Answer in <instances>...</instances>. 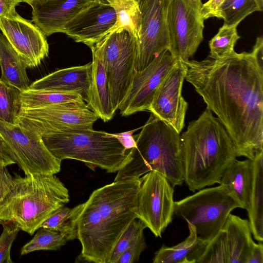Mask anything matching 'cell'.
<instances>
[{
  "label": "cell",
  "mask_w": 263,
  "mask_h": 263,
  "mask_svg": "<svg viewBox=\"0 0 263 263\" xmlns=\"http://www.w3.org/2000/svg\"><path fill=\"white\" fill-rule=\"evenodd\" d=\"M183 62L185 79L223 125L236 156L254 160L262 154V37L250 52Z\"/></svg>",
  "instance_id": "6da1fadb"
},
{
  "label": "cell",
  "mask_w": 263,
  "mask_h": 263,
  "mask_svg": "<svg viewBox=\"0 0 263 263\" xmlns=\"http://www.w3.org/2000/svg\"><path fill=\"white\" fill-rule=\"evenodd\" d=\"M184 181L195 192L219 183L224 171L236 159L232 141L226 128L206 107L189 123L181 135Z\"/></svg>",
  "instance_id": "7a4b0ae2"
},
{
  "label": "cell",
  "mask_w": 263,
  "mask_h": 263,
  "mask_svg": "<svg viewBox=\"0 0 263 263\" xmlns=\"http://www.w3.org/2000/svg\"><path fill=\"white\" fill-rule=\"evenodd\" d=\"M139 134L134 136L136 147L131 159L114 181L139 178L157 171L174 187L184 182V161L180 134L151 112Z\"/></svg>",
  "instance_id": "3957f363"
},
{
  "label": "cell",
  "mask_w": 263,
  "mask_h": 263,
  "mask_svg": "<svg viewBox=\"0 0 263 263\" xmlns=\"http://www.w3.org/2000/svg\"><path fill=\"white\" fill-rule=\"evenodd\" d=\"M10 193L0 202V224L11 223L32 235L69 201L68 190L55 175L15 174Z\"/></svg>",
  "instance_id": "277c9868"
},
{
  "label": "cell",
  "mask_w": 263,
  "mask_h": 263,
  "mask_svg": "<svg viewBox=\"0 0 263 263\" xmlns=\"http://www.w3.org/2000/svg\"><path fill=\"white\" fill-rule=\"evenodd\" d=\"M49 152L62 162L73 159L94 170L100 167L107 173L121 170L130 160L126 150L109 133L91 129H70L41 136Z\"/></svg>",
  "instance_id": "5b68a950"
},
{
  "label": "cell",
  "mask_w": 263,
  "mask_h": 263,
  "mask_svg": "<svg viewBox=\"0 0 263 263\" xmlns=\"http://www.w3.org/2000/svg\"><path fill=\"white\" fill-rule=\"evenodd\" d=\"M139 178L114 181L95 190L83 203V210L98 228L109 259L121 236L137 218L135 213Z\"/></svg>",
  "instance_id": "8992f818"
},
{
  "label": "cell",
  "mask_w": 263,
  "mask_h": 263,
  "mask_svg": "<svg viewBox=\"0 0 263 263\" xmlns=\"http://www.w3.org/2000/svg\"><path fill=\"white\" fill-rule=\"evenodd\" d=\"M240 208L224 187L202 189L174 202V213L194 226L197 238L208 243L222 229L231 212Z\"/></svg>",
  "instance_id": "52a82bcc"
},
{
  "label": "cell",
  "mask_w": 263,
  "mask_h": 263,
  "mask_svg": "<svg viewBox=\"0 0 263 263\" xmlns=\"http://www.w3.org/2000/svg\"><path fill=\"white\" fill-rule=\"evenodd\" d=\"M137 41L126 30L109 32L90 48L102 62L114 110L119 109L130 86L135 70Z\"/></svg>",
  "instance_id": "ba28073f"
},
{
  "label": "cell",
  "mask_w": 263,
  "mask_h": 263,
  "mask_svg": "<svg viewBox=\"0 0 263 263\" xmlns=\"http://www.w3.org/2000/svg\"><path fill=\"white\" fill-rule=\"evenodd\" d=\"M0 144L25 175H55L61 171V161L47 149L41 136L18 123L0 121Z\"/></svg>",
  "instance_id": "9c48e42d"
},
{
  "label": "cell",
  "mask_w": 263,
  "mask_h": 263,
  "mask_svg": "<svg viewBox=\"0 0 263 263\" xmlns=\"http://www.w3.org/2000/svg\"><path fill=\"white\" fill-rule=\"evenodd\" d=\"M98 117L84 100L20 108L16 122L40 136L70 129H91Z\"/></svg>",
  "instance_id": "30bf717a"
},
{
  "label": "cell",
  "mask_w": 263,
  "mask_h": 263,
  "mask_svg": "<svg viewBox=\"0 0 263 263\" xmlns=\"http://www.w3.org/2000/svg\"><path fill=\"white\" fill-rule=\"evenodd\" d=\"M135 213L156 237L172 222L174 213V187L167 179L157 171H150L141 177Z\"/></svg>",
  "instance_id": "8fae6325"
},
{
  "label": "cell",
  "mask_w": 263,
  "mask_h": 263,
  "mask_svg": "<svg viewBox=\"0 0 263 263\" xmlns=\"http://www.w3.org/2000/svg\"><path fill=\"white\" fill-rule=\"evenodd\" d=\"M201 0H170L167 14L171 53L186 61L193 57L203 39Z\"/></svg>",
  "instance_id": "7c38bea8"
},
{
  "label": "cell",
  "mask_w": 263,
  "mask_h": 263,
  "mask_svg": "<svg viewBox=\"0 0 263 263\" xmlns=\"http://www.w3.org/2000/svg\"><path fill=\"white\" fill-rule=\"evenodd\" d=\"M141 12L135 70L147 67L170 48L167 14L170 0H138Z\"/></svg>",
  "instance_id": "4fadbf2b"
},
{
  "label": "cell",
  "mask_w": 263,
  "mask_h": 263,
  "mask_svg": "<svg viewBox=\"0 0 263 263\" xmlns=\"http://www.w3.org/2000/svg\"><path fill=\"white\" fill-rule=\"evenodd\" d=\"M177 60L166 50L145 68L135 71L129 89L118 109L121 115L128 116L148 110L157 88Z\"/></svg>",
  "instance_id": "5bb4252c"
},
{
  "label": "cell",
  "mask_w": 263,
  "mask_h": 263,
  "mask_svg": "<svg viewBox=\"0 0 263 263\" xmlns=\"http://www.w3.org/2000/svg\"><path fill=\"white\" fill-rule=\"evenodd\" d=\"M0 29L27 68L39 66L49 53V45L43 32L16 10L0 17Z\"/></svg>",
  "instance_id": "9a60e30c"
},
{
  "label": "cell",
  "mask_w": 263,
  "mask_h": 263,
  "mask_svg": "<svg viewBox=\"0 0 263 263\" xmlns=\"http://www.w3.org/2000/svg\"><path fill=\"white\" fill-rule=\"evenodd\" d=\"M185 74L184 64L177 60L157 88L148 110L179 134L184 127L188 108L182 95Z\"/></svg>",
  "instance_id": "2e32d148"
},
{
  "label": "cell",
  "mask_w": 263,
  "mask_h": 263,
  "mask_svg": "<svg viewBox=\"0 0 263 263\" xmlns=\"http://www.w3.org/2000/svg\"><path fill=\"white\" fill-rule=\"evenodd\" d=\"M116 22L114 8L102 0L77 16L65 27L63 33L76 42L90 48L111 31Z\"/></svg>",
  "instance_id": "e0dca14e"
},
{
  "label": "cell",
  "mask_w": 263,
  "mask_h": 263,
  "mask_svg": "<svg viewBox=\"0 0 263 263\" xmlns=\"http://www.w3.org/2000/svg\"><path fill=\"white\" fill-rule=\"evenodd\" d=\"M102 0H45L32 3V22L46 36L63 33L82 12Z\"/></svg>",
  "instance_id": "ac0fdd59"
},
{
  "label": "cell",
  "mask_w": 263,
  "mask_h": 263,
  "mask_svg": "<svg viewBox=\"0 0 263 263\" xmlns=\"http://www.w3.org/2000/svg\"><path fill=\"white\" fill-rule=\"evenodd\" d=\"M91 63L56 70L30 85L29 89L76 92L89 100Z\"/></svg>",
  "instance_id": "d6986e66"
},
{
  "label": "cell",
  "mask_w": 263,
  "mask_h": 263,
  "mask_svg": "<svg viewBox=\"0 0 263 263\" xmlns=\"http://www.w3.org/2000/svg\"><path fill=\"white\" fill-rule=\"evenodd\" d=\"M254 177V160H235L224 171L219 184L239 204L240 208L248 210Z\"/></svg>",
  "instance_id": "ffe728a7"
},
{
  "label": "cell",
  "mask_w": 263,
  "mask_h": 263,
  "mask_svg": "<svg viewBox=\"0 0 263 263\" xmlns=\"http://www.w3.org/2000/svg\"><path fill=\"white\" fill-rule=\"evenodd\" d=\"M90 84L88 107L104 122L110 120L115 114L110 98L106 74L102 62L92 52Z\"/></svg>",
  "instance_id": "44dd1931"
},
{
  "label": "cell",
  "mask_w": 263,
  "mask_h": 263,
  "mask_svg": "<svg viewBox=\"0 0 263 263\" xmlns=\"http://www.w3.org/2000/svg\"><path fill=\"white\" fill-rule=\"evenodd\" d=\"M222 229L226 236L227 263H246L254 242L249 220L230 214Z\"/></svg>",
  "instance_id": "7402d4cb"
},
{
  "label": "cell",
  "mask_w": 263,
  "mask_h": 263,
  "mask_svg": "<svg viewBox=\"0 0 263 263\" xmlns=\"http://www.w3.org/2000/svg\"><path fill=\"white\" fill-rule=\"evenodd\" d=\"M0 66L1 81L21 91L29 89L30 84L26 73V65L3 34H0Z\"/></svg>",
  "instance_id": "603a6c76"
},
{
  "label": "cell",
  "mask_w": 263,
  "mask_h": 263,
  "mask_svg": "<svg viewBox=\"0 0 263 263\" xmlns=\"http://www.w3.org/2000/svg\"><path fill=\"white\" fill-rule=\"evenodd\" d=\"M187 225V237L172 247L162 246L155 253L154 263H196L206 244L198 239L194 226L189 223Z\"/></svg>",
  "instance_id": "cb8c5ba5"
},
{
  "label": "cell",
  "mask_w": 263,
  "mask_h": 263,
  "mask_svg": "<svg viewBox=\"0 0 263 263\" xmlns=\"http://www.w3.org/2000/svg\"><path fill=\"white\" fill-rule=\"evenodd\" d=\"M252 234L263 240V153L254 160V177L249 206L247 210Z\"/></svg>",
  "instance_id": "d4e9b609"
},
{
  "label": "cell",
  "mask_w": 263,
  "mask_h": 263,
  "mask_svg": "<svg viewBox=\"0 0 263 263\" xmlns=\"http://www.w3.org/2000/svg\"><path fill=\"white\" fill-rule=\"evenodd\" d=\"M116 13V22L109 32L125 30L139 44L141 12L138 0H104Z\"/></svg>",
  "instance_id": "484cf974"
},
{
  "label": "cell",
  "mask_w": 263,
  "mask_h": 263,
  "mask_svg": "<svg viewBox=\"0 0 263 263\" xmlns=\"http://www.w3.org/2000/svg\"><path fill=\"white\" fill-rule=\"evenodd\" d=\"M82 203L73 208L62 206L54 212L41 225L56 231L64 236L67 241L77 238V222Z\"/></svg>",
  "instance_id": "4316f807"
},
{
  "label": "cell",
  "mask_w": 263,
  "mask_h": 263,
  "mask_svg": "<svg viewBox=\"0 0 263 263\" xmlns=\"http://www.w3.org/2000/svg\"><path fill=\"white\" fill-rule=\"evenodd\" d=\"M21 108H32L84 100L76 92L27 90L21 91Z\"/></svg>",
  "instance_id": "83f0119b"
},
{
  "label": "cell",
  "mask_w": 263,
  "mask_h": 263,
  "mask_svg": "<svg viewBox=\"0 0 263 263\" xmlns=\"http://www.w3.org/2000/svg\"><path fill=\"white\" fill-rule=\"evenodd\" d=\"M237 26L224 24L217 33L209 41V58L218 60L229 57L235 52L234 47L240 38Z\"/></svg>",
  "instance_id": "f1b7e54d"
},
{
  "label": "cell",
  "mask_w": 263,
  "mask_h": 263,
  "mask_svg": "<svg viewBox=\"0 0 263 263\" xmlns=\"http://www.w3.org/2000/svg\"><path fill=\"white\" fill-rule=\"evenodd\" d=\"M261 11L256 0H224L219 14L224 24L237 26L245 17L255 11Z\"/></svg>",
  "instance_id": "f546056e"
},
{
  "label": "cell",
  "mask_w": 263,
  "mask_h": 263,
  "mask_svg": "<svg viewBox=\"0 0 263 263\" xmlns=\"http://www.w3.org/2000/svg\"><path fill=\"white\" fill-rule=\"evenodd\" d=\"M33 238L21 250V255L40 250H59L67 240L59 232L44 228H40Z\"/></svg>",
  "instance_id": "4dcf8cb0"
},
{
  "label": "cell",
  "mask_w": 263,
  "mask_h": 263,
  "mask_svg": "<svg viewBox=\"0 0 263 263\" xmlns=\"http://www.w3.org/2000/svg\"><path fill=\"white\" fill-rule=\"evenodd\" d=\"M21 91L0 80V121L16 124L20 111Z\"/></svg>",
  "instance_id": "1f68e13d"
},
{
  "label": "cell",
  "mask_w": 263,
  "mask_h": 263,
  "mask_svg": "<svg viewBox=\"0 0 263 263\" xmlns=\"http://www.w3.org/2000/svg\"><path fill=\"white\" fill-rule=\"evenodd\" d=\"M227 260L226 232L222 229L206 244L196 263H227Z\"/></svg>",
  "instance_id": "d6a6232c"
},
{
  "label": "cell",
  "mask_w": 263,
  "mask_h": 263,
  "mask_svg": "<svg viewBox=\"0 0 263 263\" xmlns=\"http://www.w3.org/2000/svg\"><path fill=\"white\" fill-rule=\"evenodd\" d=\"M146 228L145 225L137 218L128 226L118 240L111 255L108 263H117L123 253L141 235Z\"/></svg>",
  "instance_id": "836d02e7"
},
{
  "label": "cell",
  "mask_w": 263,
  "mask_h": 263,
  "mask_svg": "<svg viewBox=\"0 0 263 263\" xmlns=\"http://www.w3.org/2000/svg\"><path fill=\"white\" fill-rule=\"evenodd\" d=\"M0 236V263H12L10 250L20 229L11 223L3 224Z\"/></svg>",
  "instance_id": "e575fe53"
},
{
  "label": "cell",
  "mask_w": 263,
  "mask_h": 263,
  "mask_svg": "<svg viewBox=\"0 0 263 263\" xmlns=\"http://www.w3.org/2000/svg\"><path fill=\"white\" fill-rule=\"evenodd\" d=\"M14 164L5 152L0 156V202L10 193L14 186L15 178L7 169V166Z\"/></svg>",
  "instance_id": "d590c367"
},
{
  "label": "cell",
  "mask_w": 263,
  "mask_h": 263,
  "mask_svg": "<svg viewBox=\"0 0 263 263\" xmlns=\"http://www.w3.org/2000/svg\"><path fill=\"white\" fill-rule=\"evenodd\" d=\"M146 244L144 235L138 237L121 255L117 263H133L139 260Z\"/></svg>",
  "instance_id": "8d00e7d4"
},
{
  "label": "cell",
  "mask_w": 263,
  "mask_h": 263,
  "mask_svg": "<svg viewBox=\"0 0 263 263\" xmlns=\"http://www.w3.org/2000/svg\"><path fill=\"white\" fill-rule=\"evenodd\" d=\"M224 0H209L202 4L201 13L204 20L211 17L220 18L219 10Z\"/></svg>",
  "instance_id": "74e56055"
},
{
  "label": "cell",
  "mask_w": 263,
  "mask_h": 263,
  "mask_svg": "<svg viewBox=\"0 0 263 263\" xmlns=\"http://www.w3.org/2000/svg\"><path fill=\"white\" fill-rule=\"evenodd\" d=\"M141 127L127 132L117 134L109 133V134L116 138L126 150H129L136 147V140L133 134Z\"/></svg>",
  "instance_id": "f35d334b"
},
{
  "label": "cell",
  "mask_w": 263,
  "mask_h": 263,
  "mask_svg": "<svg viewBox=\"0 0 263 263\" xmlns=\"http://www.w3.org/2000/svg\"><path fill=\"white\" fill-rule=\"evenodd\" d=\"M246 263H263V245L262 242H254Z\"/></svg>",
  "instance_id": "ab89813d"
},
{
  "label": "cell",
  "mask_w": 263,
  "mask_h": 263,
  "mask_svg": "<svg viewBox=\"0 0 263 263\" xmlns=\"http://www.w3.org/2000/svg\"><path fill=\"white\" fill-rule=\"evenodd\" d=\"M21 0H0V17L4 16L15 10Z\"/></svg>",
  "instance_id": "60d3db41"
},
{
  "label": "cell",
  "mask_w": 263,
  "mask_h": 263,
  "mask_svg": "<svg viewBox=\"0 0 263 263\" xmlns=\"http://www.w3.org/2000/svg\"><path fill=\"white\" fill-rule=\"evenodd\" d=\"M22 2H25L30 5L32 3L35 2L44 1L45 0H21Z\"/></svg>",
  "instance_id": "b9f144b4"
},
{
  "label": "cell",
  "mask_w": 263,
  "mask_h": 263,
  "mask_svg": "<svg viewBox=\"0 0 263 263\" xmlns=\"http://www.w3.org/2000/svg\"><path fill=\"white\" fill-rule=\"evenodd\" d=\"M259 7L261 10H262L263 8V0H256Z\"/></svg>",
  "instance_id": "7bdbcfd3"
},
{
  "label": "cell",
  "mask_w": 263,
  "mask_h": 263,
  "mask_svg": "<svg viewBox=\"0 0 263 263\" xmlns=\"http://www.w3.org/2000/svg\"><path fill=\"white\" fill-rule=\"evenodd\" d=\"M5 153L3 149V148H2L1 146V144H0V156L3 154L4 153Z\"/></svg>",
  "instance_id": "ee69618b"
}]
</instances>
